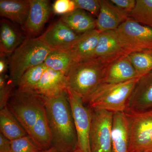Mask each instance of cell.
Returning a JSON list of instances; mask_svg holds the SVG:
<instances>
[{
  "label": "cell",
  "instance_id": "cell-1",
  "mask_svg": "<svg viewBox=\"0 0 152 152\" xmlns=\"http://www.w3.org/2000/svg\"><path fill=\"white\" fill-rule=\"evenodd\" d=\"M45 99L52 147L58 152L73 151L78 148L77 138L66 91L56 97Z\"/></svg>",
  "mask_w": 152,
  "mask_h": 152
},
{
  "label": "cell",
  "instance_id": "cell-2",
  "mask_svg": "<svg viewBox=\"0 0 152 152\" xmlns=\"http://www.w3.org/2000/svg\"><path fill=\"white\" fill-rule=\"evenodd\" d=\"M109 63L99 58L75 61L66 75L67 89L79 96L85 103H88L91 96L103 83Z\"/></svg>",
  "mask_w": 152,
  "mask_h": 152
},
{
  "label": "cell",
  "instance_id": "cell-3",
  "mask_svg": "<svg viewBox=\"0 0 152 152\" xmlns=\"http://www.w3.org/2000/svg\"><path fill=\"white\" fill-rule=\"evenodd\" d=\"M52 50L39 37H28L10 56V80L14 87L30 68L44 63Z\"/></svg>",
  "mask_w": 152,
  "mask_h": 152
},
{
  "label": "cell",
  "instance_id": "cell-4",
  "mask_svg": "<svg viewBox=\"0 0 152 152\" xmlns=\"http://www.w3.org/2000/svg\"><path fill=\"white\" fill-rule=\"evenodd\" d=\"M140 77L122 83L102 84L90 97L88 103L90 107L113 113H124Z\"/></svg>",
  "mask_w": 152,
  "mask_h": 152
},
{
  "label": "cell",
  "instance_id": "cell-5",
  "mask_svg": "<svg viewBox=\"0 0 152 152\" xmlns=\"http://www.w3.org/2000/svg\"><path fill=\"white\" fill-rule=\"evenodd\" d=\"M45 103V97L35 91L17 89L13 92L7 107L29 136Z\"/></svg>",
  "mask_w": 152,
  "mask_h": 152
},
{
  "label": "cell",
  "instance_id": "cell-6",
  "mask_svg": "<svg viewBox=\"0 0 152 152\" xmlns=\"http://www.w3.org/2000/svg\"><path fill=\"white\" fill-rule=\"evenodd\" d=\"M129 124L128 152H152V109L127 108Z\"/></svg>",
  "mask_w": 152,
  "mask_h": 152
},
{
  "label": "cell",
  "instance_id": "cell-7",
  "mask_svg": "<svg viewBox=\"0 0 152 152\" xmlns=\"http://www.w3.org/2000/svg\"><path fill=\"white\" fill-rule=\"evenodd\" d=\"M115 31L127 54L152 49V29L129 17Z\"/></svg>",
  "mask_w": 152,
  "mask_h": 152
},
{
  "label": "cell",
  "instance_id": "cell-8",
  "mask_svg": "<svg viewBox=\"0 0 152 152\" xmlns=\"http://www.w3.org/2000/svg\"><path fill=\"white\" fill-rule=\"evenodd\" d=\"M66 92L77 133L78 148L82 152H91L90 137L92 110L87 107L81 98L73 92L68 89Z\"/></svg>",
  "mask_w": 152,
  "mask_h": 152
},
{
  "label": "cell",
  "instance_id": "cell-9",
  "mask_svg": "<svg viewBox=\"0 0 152 152\" xmlns=\"http://www.w3.org/2000/svg\"><path fill=\"white\" fill-rule=\"evenodd\" d=\"M91 110L92 118L90 137L91 152H112L114 113L104 110Z\"/></svg>",
  "mask_w": 152,
  "mask_h": 152
},
{
  "label": "cell",
  "instance_id": "cell-10",
  "mask_svg": "<svg viewBox=\"0 0 152 152\" xmlns=\"http://www.w3.org/2000/svg\"><path fill=\"white\" fill-rule=\"evenodd\" d=\"M82 35L75 32L60 19L39 38L52 50L67 51L74 47Z\"/></svg>",
  "mask_w": 152,
  "mask_h": 152
},
{
  "label": "cell",
  "instance_id": "cell-11",
  "mask_svg": "<svg viewBox=\"0 0 152 152\" xmlns=\"http://www.w3.org/2000/svg\"><path fill=\"white\" fill-rule=\"evenodd\" d=\"M30 3L28 15L23 28L31 37L42 31L48 20L51 7L48 0H30Z\"/></svg>",
  "mask_w": 152,
  "mask_h": 152
},
{
  "label": "cell",
  "instance_id": "cell-12",
  "mask_svg": "<svg viewBox=\"0 0 152 152\" xmlns=\"http://www.w3.org/2000/svg\"><path fill=\"white\" fill-rule=\"evenodd\" d=\"M139 77L128 54H125L108 64L104 83H122Z\"/></svg>",
  "mask_w": 152,
  "mask_h": 152
},
{
  "label": "cell",
  "instance_id": "cell-13",
  "mask_svg": "<svg viewBox=\"0 0 152 152\" xmlns=\"http://www.w3.org/2000/svg\"><path fill=\"white\" fill-rule=\"evenodd\" d=\"M100 9L96 20V29L100 33L115 30L129 16L110 1L100 0Z\"/></svg>",
  "mask_w": 152,
  "mask_h": 152
},
{
  "label": "cell",
  "instance_id": "cell-14",
  "mask_svg": "<svg viewBox=\"0 0 152 152\" xmlns=\"http://www.w3.org/2000/svg\"><path fill=\"white\" fill-rule=\"evenodd\" d=\"M65 74L47 68L35 91L44 97H56L66 91Z\"/></svg>",
  "mask_w": 152,
  "mask_h": 152
},
{
  "label": "cell",
  "instance_id": "cell-15",
  "mask_svg": "<svg viewBox=\"0 0 152 152\" xmlns=\"http://www.w3.org/2000/svg\"><path fill=\"white\" fill-rule=\"evenodd\" d=\"M127 108L152 109V70L140 77L128 101Z\"/></svg>",
  "mask_w": 152,
  "mask_h": 152
},
{
  "label": "cell",
  "instance_id": "cell-16",
  "mask_svg": "<svg viewBox=\"0 0 152 152\" xmlns=\"http://www.w3.org/2000/svg\"><path fill=\"white\" fill-rule=\"evenodd\" d=\"M120 45L115 30L100 33L94 58L111 62L125 54Z\"/></svg>",
  "mask_w": 152,
  "mask_h": 152
},
{
  "label": "cell",
  "instance_id": "cell-17",
  "mask_svg": "<svg viewBox=\"0 0 152 152\" xmlns=\"http://www.w3.org/2000/svg\"><path fill=\"white\" fill-rule=\"evenodd\" d=\"M129 124L124 113H114L112 130V152H128Z\"/></svg>",
  "mask_w": 152,
  "mask_h": 152
},
{
  "label": "cell",
  "instance_id": "cell-18",
  "mask_svg": "<svg viewBox=\"0 0 152 152\" xmlns=\"http://www.w3.org/2000/svg\"><path fill=\"white\" fill-rule=\"evenodd\" d=\"M30 6V0H1L0 15L23 27L28 15Z\"/></svg>",
  "mask_w": 152,
  "mask_h": 152
},
{
  "label": "cell",
  "instance_id": "cell-19",
  "mask_svg": "<svg viewBox=\"0 0 152 152\" xmlns=\"http://www.w3.org/2000/svg\"><path fill=\"white\" fill-rule=\"evenodd\" d=\"M100 32L94 29L83 34L75 45L70 50L75 61H88L94 58Z\"/></svg>",
  "mask_w": 152,
  "mask_h": 152
},
{
  "label": "cell",
  "instance_id": "cell-20",
  "mask_svg": "<svg viewBox=\"0 0 152 152\" xmlns=\"http://www.w3.org/2000/svg\"><path fill=\"white\" fill-rule=\"evenodd\" d=\"M21 34L12 23L6 19L1 21L0 52L1 54L10 56L22 43Z\"/></svg>",
  "mask_w": 152,
  "mask_h": 152
},
{
  "label": "cell",
  "instance_id": "cell-21",
  "mask_svg": "<svg viewBox=\"0 0 152 152\" xmlns=\"http://www.w3.org/2000/svg\"><path fill=\"white\" fill-rule=\"evenodd\" d=\"M61 19L78 34H83L96 28V20L86 11L81 9L64 15Z\"/></svg>",
  "mask_w": 152,
  "mask_h": 152
},
{
  "label": "cell",
  "instance_id": "cell-22",
  "mask_svg": "<svg viewBox=\"0 0 152 152\" xmlns=\"http://www.w3.org/2000/svg\"><path fill=\"white\" fill-rule=\"evenodd\" d=\"M29 136L42 150L52 147L51 134L45 105L41 109Z\"/></svg>",
  "mask_w": 152,
  "mask_h": 152
},
{
  "label": "cell",
  "instance_id": "cell-23",
  "mask_svg": "<svg viewBox=\"0 0 152 152\" xmlns=\"http://www.w3.org/2000/svg\"><path fill=\"white\" fill-rule=\"evenodd\" d=\"M0 130L1 133L10 141L28 135L7 107L0 110Z\"/></svg>",
  "mask_w": 152,
  "mask_h": 152
},
{
  "label": "cell",
  "instance_id": "cell-24",
  "mask_svg": "<svg viewBox=\"0 0 152 152\" xmlns=\"http://www.w3.org/2000/svg\"><path fill=\"white\" fill-rule=\"evenodd\" d=\"M75 62V59L70 50H52L44 63L47 68L61 72L66 75Z\"/></svg>",
  "mask_w": 152,
  "mask_h": 152
},
{
  "label": "cell",
  "instance_id": "cell-25",
  "mask_svg": "<svg viewBox=\"0 0 152 152\" xmlns=\"http://www.w3.org/2000/svg\"><path fill=\"white\" fill-rule=\"evenodd\" d=\"M47 69L44 63L29 69L18 82L17 85L18 89L22 91H35Z\"/></svg>",
  "mask_w": 152,
  "mask_h": 152
},
{
  "label": "cell",
  "instance_id": "cell-26",
  "mask_svg": "<svg viewBox=\"0 0 152 152\" xmlns=\"http://www.w3.org/2000/svg\"><path fill=\"white\" fill-rule=\"evenodd\" d=\"M128 55L139 77L145 75L152 70V49Z\"/></svg>",
  "mask_w": 152,
  "mask_h": 152
},
{
  "label": "cell",
  "instance_id": "cell-27",
  "mask_svg": "<svg viewBox=\"0 0 152 152\" xmlns=\"http://www.w3.org/2000/svg\"><path fill=\"white\" fill-rule=\"evenodd\" d=\"M129 17L152 29V0H137Z\"/></svg>",
  "mask_w": 152,
  "mask_h": 152
},
{
  "label": "cell",
  "instance_id": "cell-28",
  "mask_svg": "<svg viewBox=\"0 0 152 152\" xmlns=\"http://www.w3.org/2000/svg\"><path fill=\"white\" fill-rule=\"evenodd\" d=\"M11 152H39L41 150L28 135L11 141Z\"/></svg>",
  "mask_w": 152,
  "mask_h": 152
},
{
  "label": "cell",
  "instance_id": "cell-29",
  "mask_svg": "<svg viewBox=\"0 0 152 152\" xmlns=\"http://www.w3.org/2000/svg\"><path fill=\"white\" fill-rule=\"evenodd\" d=\"M13 87L10 80H7L5 75H0V110L7 107Z\"/></svg>",
  "mask_w": 152,
  "mask_h": 152
},
{
  "label": "cell",
  "instance_id": "cell-30",
  "mask_svg": "<svg viewBox=\"0 0 152 152\" xmlns=\"http://www.w3.org/2000/svg\"><path fill=\"white\" fill-rule=\"evenodd\" d=\"M77 9L74 0H57L53 7V11L55 14L63 15L72 12Z\"/></svg>",
  "mask_w": 152,
  "mask_h": 152
},
{
  "label": "cell",
  "instance_id": "cell-31",
  "mask_svg": "<svg viewBox=\"0 0 152 152\" xmlns=\"http://www.w3.org/2000/svg\"><path fill=\"white\" fill-rule=\"evenodd\" d=\"M77 9L89 12L97 18L100 9L99 0H74Z\"/></svg>",
  "mask_w": 152,
  "mask_h": 152
},
{
  "label": "cell",
  "instance_id": "cell-32",
  "mask_svg": "<svg viewBox=\"0 0 152 152\" xmlns=\"http://www.w3.org/2000/svg\"><path fill=\"white\" fill-rule=\"evenodd\" d=\"M121 11L129 15L135 7L137 0H111Z\"/></svg>",
  "mask_w": 152,
  "mask_h": 152
},
{
  "label": "cell",
  "instance_id": "cell-33",
  "mask_svg": "<svg viewBox=\"0 0 152 152\" xmlns=\"http://www.w3.org/2000/svg\"><path fill=\"white\" fill-rule=\"evenodd\" d=\"M0 152H11V141L0 134Z\"/></svg>",
  "mask_w": 152,
  "mask_h": 152
},
{
  "label": "cell",
  "instance_id": "cell-34",
  "mask_svg": "<svg viewBox=\"0 0 152 152\" xmlns=\"http://www.w3.org/2000/svg\"><path fill=\"white\" fill-rule=\"evenodd\" d=\"M6 55L1 54L0 56V75H5L7 70L8 61Z\"/></svg>",
  "mask_w": 152,
  "mask_h": 152
},
{
  "label": "cell",
  "instance_id": "cell-35",
  "mask_svg": "<svg viewBox=\"0 0 152 152\" xmlns=\"http://www.w3.org/2000/svg\"><path fill=\"white\" fill-rule=\"evenodd\" d=\"M39 152H58L56 149L53 147H51L50 148L47 149L41 150Z\"/></svg>",
  "mask_w": 152,
  "mask_h": 152
},
{
  "label": "cell",
  "instance_id": "cell-36",
  "mask_svg": "<svg viewBox=\"0 0 152 152\" xmlns=\"http://www.w3.org/2000/svg\"><path fill=\"white\" fill-rule=\"evenodd\" d=\"M72 152H82V151H80V149L78 148H77V149Z\"/></svg>",
  "mask_w": 152,
  "mask_h": 152
}]
</instances>
